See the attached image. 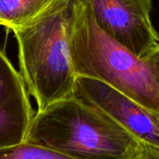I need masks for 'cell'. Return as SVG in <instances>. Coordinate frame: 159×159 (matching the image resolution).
<instances>
[{
  "instance_id": "52a82bcc",
  "label": "cell",
  "mask_w": 159,
  "mask_h": 159,
  "mask_svg": "<svg viewBox=\"0 0 159 159\" xmlns=\"http://www.w3.org/2000/svg\"><path fill=\"white\" fill-rule=\"evenodd\" d=\"M55 0H0V26L11 31L37 19Z\"/></svg>"
},
{
  "instance_id": "9c48e42d",
  "label": "cell",
  "mask_w": 159,
  "mask_h": 159,
  "mask_svg": "<svg viewBox=\"0 0 159 159\" xmlns=\"http://www.w3.org/2000/svg\"><path fill=\"white\" fill-rule=\"evenodd\" d=\"M144 60L149 64L152 69V72L155 80L158 94H159V42L149 52V54L144 58Z\"/></svg>"
},
{
  "instance_id": "277c9868",
  "label": "cell",
  "mask_w": 159,
  "mask_h": 159,
  "mask_svg": "<svg viewBox=\"0 0 159 159\" xmlns=\"http://www.w3.org/2000/svg\"><path fill=\"white\" fill-rule=\"evenodd\" d=\"M98 25L136 56L144 59L159 42L150 19L152 0H84Z\"/></svg>"
},
{
  "instance_id": "30bf717a",
  "label": "cell",
  "mask_w": 159,
  "mask_h": 159,
  "mask_svg": "<svg viewBox=\"0 0 159 159\" xmlns=\"http://www.w3.org/2000/svg\"><path fill=\"white\" fill-rule=\"evenodd\" d=\"M134 159H159V146L140 141Z\"/></svg>"
},
{
  "instance_id": "7a4b0ae2",
  "label": "cell",
  "mask_w": 159,
  "mask_h": 159,
  "mask_svg": "<svg viewBox=\"0 0 159 159\" xmlns=\"http://www.w3.org/2000/svg\"><path fill=\"white\" fill-rule=\"evenodd\" d=\"M25 141L75 159H134L140 142L102 111L76 96L37 111Z\"/></svg>"
},
{
  "instance_id": "ba28073f",
  "label": "cell",
  "mask_w": 159,
  "mask_h": 159,
  "mask_svg": "<svg viewBox=\"0 0 159 159\" xmlns=\"http://www.w3.org/2000/svg\"><path fill=\"white\" fill-rule=\"evenodd\" d=\"M0 159H75L49 147L24 141L0 148Z\"/></svg>"
},
{
  "instance_id": "6da1fadb",
  "label": "cell",
  "mask_w": 159,
  "mask_h": 159,
  "mask_svg": "<svg viewBox=\"0 0 159 159\" xmlns=\"http://www.w3.org/2000/svg\"><path fill=\"white\" fill-rule=\"evenodd\" d=\"M75 0H55L37 19L11 30L18 47L19 73L41 111L74 96L69 37Z\"/></svg>"
},
{
  "instance_id": "3957f363",
  "label": "cell",
  "mask_w": 159,
  "mask_h": 159,
  "mask_svg": "<svg viewBox=\"0 0 159 159\" xmlns=\"http://www.w3.org/2000/svg\"><path fill=\"white\" fill-rule=\"evenodd\" d=\"M69 50L77 76L97 79L159 112V94L149 64L107 35L84 0L74 2Z\"/></svg>"
},
{
  "instance_id": "8992f818",
  "label": "cell",
  "mask_w": 159,
  "mask_h": 159,
  "mask_svg": "<svg viewBox=\"0 0 159 159\" xmlns=\"http://www.w3.org/2000/svg\"><path fill=\"white\" fill-rule=\"evenodd\" d=\"M34 115L21 74L0 48V148L25 141Z\"/></svg>"
},
{
  "instance_id": "5b68a950",
  "label": "cell",
  "mask_w": 159,
  "mask_h": 159,
  "mask_svg": "<svg viewBox=\"0 0 159 159\" xmlns=\"http://www.w3.org/2000/svg\"><path fill=\"white\" fill-rule=\"evenodd\" d=\"M74 96L97 107L139 140L159 146V112L97 79L77 76Z\"/></svg>"
}]
</instances>
